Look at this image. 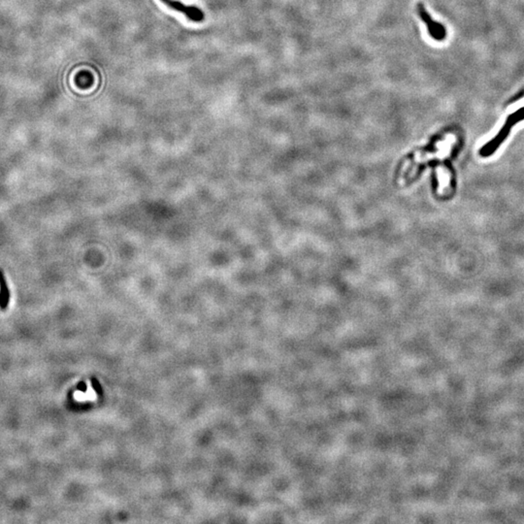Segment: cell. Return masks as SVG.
<instances>
[{"mask_svg": "<svg viewBox=\"0 0 524 524\" xmlns=\"http://www.w3.org/2000/svg\"><path fill=\"white\" fill-rule=\"evenodd\" d=\"M524 119V107L521 108L520 110L516 111L514 114L510 115L506 120V123L503 125V127L500 129L498 134L490 142H488L481 150L480 154L483 157H489L491 154L495 152V151L502 145V143L508 138L511 129L513 126H515L517 123Z\"/></svg>", "mask_w": 524, "mask_h": 524, "instance_id": "obj_1", "label": "cell"}, {"mask_svg": "<svg viewBox=\"0 0 524 524\" xmlns=\"http://www.w3.org/2000/svg\"><path fill=\"white\" fill-rule=\"evenodd\" d=\"M418 13H419L420 17H422V19L423 20V22L426 24L428 33L433 39H435L437 41H442V40H444L446 38L447 31H446L445 26L442 25L441 23L433 20V18L429 15V13L425 10L423 3L418 4Z\"/></svg>", "mask_w": 524, "mask_h": 524, "instance_id": "obj_2", "label": "cell"}, {"mask_svg": "<svg viewBox=\"0 0 524 524\" xmlns=\"http://www.w3.org/2000/svg\"><path fill=\"white\" fill-rule=\"evenodd\" d=\"M10 298H11L10 288L6 282L4 272L0 268V310L1 311L7 310L10 303Z\"/></svg>", "mask_w": 524, "mask_h": 524, "instance_id": "obj_4", "label": "cell"}, {"mask_svg": "<svg viewBox=\"0 0 524 524\" xmlns=\"http://www.w3.org/2000/svg\"><path fill=\"white\" fill-rule=\"evenodd\" d=\"M168 7L184 14L190 20L195 22H200L204 19V13L195 6H186L177 0H161Z\"/></svg>", "mask_w": 524, "mask_h": 524, "instance_id": "obj_3", "label": "cell"}, {"mask_svg": "<svg viewBox=\"0 0 524 524\" xmlns=\"http://www.w3.org/2000/svg\"><path fill=\"white\" fill-rule=\"evenodd\" d=\"M77 389H79V390H80L81 392H85V391H86V389H87V387H86L85 383H84V382H80V383L78 384V386H77Z\"/></svg>", "mask_w": 524, "mask_h": 524, "instance_id": "obj_5", "label": "cell"}]
</instances>
